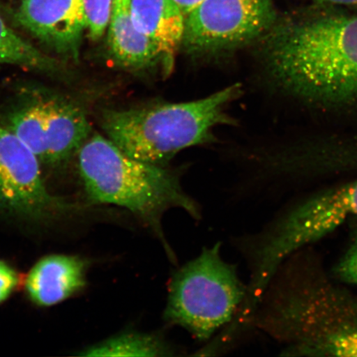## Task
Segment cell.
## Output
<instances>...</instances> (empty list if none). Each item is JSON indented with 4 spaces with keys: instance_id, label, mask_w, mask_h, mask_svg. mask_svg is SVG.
Masks as SVG:
<instances>
[{
    "instance_id": "6da1fadb",
    "label": "cell",
    "mask_w": 357,
    "mask_h": 357,
    "mask_svg": "<svg viewBox=\"0 0 357 357\" xmlns=\"http://www.w3.org/2000/svg\"><path fill=\"white\" fill-rule=\"evenodd\" d=\"M248 326L278 342L280 356H357V293L310 245L281 263Z\"/></svg>"
},
{
    "instance_id": "7a4b0ae2",
    "label": "cell",
    "mask_w": 357,
    "mask_h": 357,
    "mask_svg": "<svg viewBox=\"0 0 357 357\" xmlns=\"http://www.w3.org/2000/svg\"><path fill=\"white\" fill-rule=\"evenodd\" d=\"M267 33L266 65L285 91L324 105L357 100V16L310 17Z\"/></svg>"
},
{
    "instance_id": "3957f363",
    "label": "cell",
    "mask_w": 357,
    "mask_h": 357,
    "mask_svg": "<svg viewBox=\"0 0 357 357\" xmlns=\"http://www.w3.org/2000/svg\"><path fill=\"white\" fill-rule=\"evenodd\" d=\"M78 153L80 176L89 199L129 212L163 245L176 260L162 229L165 214L180 208L194 220L199 205L182 190L178 178L158 165L132 158L101 135L89 136Z\"/></svg>"
},
{
    "instance_id": "277c9868",
    "label": "cell",
    "mask_w": 357,
    "mask_h": 357,
    "mask_svg": "<svg viewBox=\"0 0 357 357\" xmlns=\"http://www.w3.org/2000/svg\"><path fill=\"white\" fill-rule=\"evenodd\" d=\"M357 218V181L329 187L284 206L257 234L240 238L250 296L259 298L285 259Z\"/></svg>"
},
{
    "instance_id": "5b68a950",
    "label": "cell",
    "mask_w": 357,
    "mask_h": 357,
    "mask_svg": "<svg viewBox=\"0 0 357 357\" xmlns=\"http://www.w3.org/2000/svg\"><path fill=\"white\" fill-rule=\"evenodd\" d=\"M238 93V86H231L198 100L106 111L102 128L129 155L160 166L206 142L212 129L226 122L223 110Z\"/></svg>"
},
{
    "instance_id": "8992f818",
    "label": "cell",
    "mask_w": 357,
    "mask_h": 357,
    "mask_svg": "<svg viewBox=\"0 0 357 357\" xmlns=\"http://www.w3.org/2000/svg\"><path fill=\"white\" fill-rule=\"evenodd\" d=\"M220 243L172 275L163 319L200 342L208 340L238 315L247 296V284L236 268L221 257Z\"/></svg>"
},
{
    "instance_id": "52a82bcc",
    "label": "cell",
    "mask_w": 357,
    "mask_h": 357,
    "mask_svg": "<svg viewBox=\"0 0 357 357\" xmlns=\"http://www.w3.org/2000/svg\"><path fill=\"white\" fill-rule=\"evenodd\" d=\"M273 0H204L185 17L182 45L191 53L231 50L267 33Z\"/></svg>"
},
{
    "instance_id": "ba28073f",
    "label": "cell",
    "mask_w": 357,
    "mask_h": 357,
    "mask_svg": "<svg viewBox=\"0 0 357 357\" xmlns=\"http://www.w3.org/2000/svg\"><path fill=\"white\" fill-rule=\"evenodd\" d=\"M8 125L40 162L47 164L63 162L91 136L84 112L59 100L33 102L13 114Z\"/></svg>"
},
{
    "instance_id": "9c48e42d",
    "label": "cell",
    "mask_w": 357,
    "mask_h": 357,
    "mask_svg": "<svg viewBox=\"0 0 357 357\" xmlns=\"http://www.w3.org/2000/svg\"><path fill=\"white\" fill-rule=\"evenodd\" d=\"M0 205L34 218L47 216L61 207L44 185L38 156L1 119Z\"/></svg>"
},
{
    "instance_id": "30bf717a",
    "label": "cell",
    "mask_w": 357,
    "mask_h": 357,
    "mask_svg": "<svg viewBox=\"0 0 357 357\" xmlns=\"http://www.w3.org/2000/svg\"><path fill=\"white\" fill-rule=\"evenodd\" d=\"M16 17L53 50L77 59L86 30L82 0H22Z\"/></svg>"
},
{
    "instance_id": "8fae6325",
    "label": "cell",
    "mask_w": 357,
    "mask_h": 357,
    "mask_svg": "<svg viewBox=\"0 0 357 357\" xmlns=\"http://www.w3.org/2000/svg\"><path fill=\"white\" fill-rule=\"evenodd\" d=\"M86 284V264L67 256L45 257L36 264L26 280L31 298L39 305H56Z\"/></svg>"
},
{
    "instance_id": "7c38bea8",
    "label": "cell",
    "mask_w": 357,
    "mask_h": 357,
    "mask_svg": "<svg viewBox=\"0 0 357 357\" xmlns=\"http://www.w3.org/2000/svg\"><path fill=\"white\" fill-rule=\"evenodd\" d=\"M107 30L110 53L120 66L132 70L145 69L163 56L158 45L134 24L129 0H114Z\"/></svg>"
},
{
    "instance_id": "4fadbf2b",
    "label": "cell",
    "mask_w": 357,
    "mask_h": 357,
    "mask_svg": "<svg viewBox=\"0 0 357 357\" xmlns=\"http://www.w3.org/2000/svg\"><path fill=\"white\" fill-rule=\"evenodd\" d=\"M137 29L153 41L164 57H172L184 38L185 15L174 0H129Z\"/></svg>"
},
{
    "instance_id": "5bb4252c",
    "label": "cell",
    "mask_w": 357,
    "mask_h": 357,
    "mask_svg": "<svg viewBox=\"0 0 357 357\" xmlns=\"http://www.w3.org/2000/svg\"><path fill=\"white\" fill-rule=\"evenodd\" d=\"M173 347L158 334L126 331L93 346L83 356H169Z\"/></svg>"
},
{
    "instance_id": "9a60e30c",
    "label": "cell",
    "mask_w": 357,
    "mask_h": 357,
    "mask_svg": "<svg viewBox=\"0 0 357 357\" xmlns=\"http://www.w3.org/2000/svg\"><path fill=\"white\" fill-rule=\"evenodd\" d=\"M13 65L33 70L55 73L60 65L33 45L26 42L6 24L0 16V65Z\"/></svg>"
},
{
    "instance_id": "2e32d148",
    "label": "cell",
    "mask_w": 357,
    "mask_h": 357,
    "mask_svg": "<svg viewBox=\"0 0 357 357\" xmlns=\"http://www.w3.org/2000/svg\"><path fill=\"white\" fill-rule=\"evenodd\" d=\"M346 225L348 238L344 250L329 271L339 282L357 287V218H351Z\"/></svg>"
},
{
    "instance_id": "e0dca14e",
    "label": "cell",
    "mask_w": 357,
    "mask_h": 357,
    "mask_svg": "<svg viewBox=\"0 0 357 357\" xmlns=\"http://www.w3.org/2000/svg\"><path fill=\"white\" fill-rule=\"evenodd\" d=\"M89 38L100 39L108 29L114 0H82Z\"/></svg>"
},
{
    "instance_id": "ac0fdd59",
    "label": "cell",
    "mask_w": 357,
    "mask_h": 357,
    "mask_svg": "<svg viewBox=\"0 0 357 357\" xmlns=\"http://www.w3.org/2000/svg\"><path fill=\"white\" fill-rule=\"evenodd\" d=\"M19 278L15 271L6 263L0 261V303L10 296Z\"/></svg>"
},
{
    "instance_id": "d6986e66",
    "label": "cell",
    "mask_w": 357,
    "mask_h": 357,
    "mask_svg": "<svg viewBox=\"0 0 357 357\" xmlns=\"http://www.w3.org/2000/svg\"><path fill=\"white\" fill-rule=\"evenodd\" d=\"M184 15H188L196 7L199 6L204 0H174Z\"/></svg>"
},
{
    "instance_id": "ffe728a7",
    "label": "cell",
    "mask_w": 357,
    "mask_h": 357,
    "mask_svg": "<svg viewBox=\"0 0 357 357\" xmlns=\"http://www.w3.org/2000/svg\"><path fill=\"white\" fill-rule=\"evenodd\" d=\"M316 2L339 6H357V0H315Z\"/></svg>"
}]
</instances>
